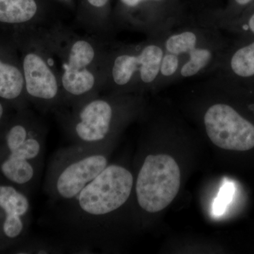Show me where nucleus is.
<instances>
[{
  "label": "nucleus",
  "instance_id": "nucleus-1",
  "mask_svg": "<svg viewBox=\"0 0 254 254\" xmlns=\"http://www.w3.org/2000/svg\"><path fill=\"white\" fill-rule=\"evenodd\" d=\"M133 183L126 167L109 164L73 199L59 205L58 225L67 248L90 254L103 245L105 222L129 200Z\"/></svg>",
  "mask_w": 254,
  "mask_h": 254
},
{
  "label": "nucleus",
  "instance_id": "nucleus-2",
  "mask_svg": "<svg viewBox=\"0 0 254 254\" xmlns=\"http://www.w3.org/2000/svg\"><path fill=\"white\" fill-rule=\"evenodd\" d=\"M163 49L161 67L177 82L214 74L227 52L220 28L193 18L169 32Z\"/></svg>",
  "mask_w": 254,
  "mask_h": 254
},
{
  "label": "nucleus",
  "instance_id": "nucleus-3",
  "mask_svg": "<svg viewBox=\"0 0 254 254\" xmlns=\"http://www.w3.org/2000/svg\"><path fill=\"white\" fill-rule=\"evenodd\" d=\"M108 143L69 144L52 155L43 182L50 201L61 205L73 199L109 165Z\"/></svg>",
  "mask_w": 254,
  "mask_h": 254
},
{
  "label": "nucleus",
  "instance_id": "nucleus-4",
  "mask_svg": "<svg viewBox=\"0 0 254 254\" xmlns=\"http://www.w3.org/2000/svg\"><path fill=\"white\" fill-rule=\"evenodd\" d=\"M180 184V167L173 157L147 155L133 183L138 206L147 213L161 211L175 199Z\"/></svg>",
  "mask_w": 254,
  "mask_h": 254
},
{
  "label": "nucleus",
  "instance_id": "nucleus-5",
  "mask_svg": "<svg viewBox=\"0 0 254 254\" xmlns=\"http://www.w3.org/2000/svg\"><path fill=\"white\" fill-rule=\"evenodd\" d=\"M164 38H148L139 49L120 53L112 66L113 83L125 88L136 83L145 89H157L164 54Z\"/></svg>",
  "mask_w": 254,
  "mask_h": 254
},
{
  "label": "nucleus",
  "instance_id": "nucleus-6",
  "mask_svg": "<svg viewBox=\"0 0 254 254\" xmlns=\"http://www.w3.org/2000/svg\"><path fill=\"white\" fill-rule=\"evenodd\" d=\"M205 131L219 148L247 151L254 148V125L227 103H212L203 115Z\"/></svg>",
  "mask_w": 254,
  "mask_h": 254
},
{
  "label": "nucleus",
  "instance_id": "nucleus-7",
  "mask_svg": "<svg viewBox=\"0 0 254 254\" xmlns=\"http://www.w3.org/2000/svg\"><path fill=\"white\" fill-rule=\"evenodd\" d=\"M115 105L109 100L95 99L85 103L68 127L70 144L93 145L108 143L115 126Z\"/></svg>",
  "mask_w": 254,
  "mask_h": 254
},
{
  "label": "nucleus",
  "instance_id": "nucleus-8",
  "mask_svg": "<svg viewBox=\"0 0 254 254\" xmlns=\"http://www.w3.org/2000/svg\"><path fill=\"white\" fill-rule=\"evenodd\" d=\"M128 9H140L141 18L137 24L148 38H165L169 32L192 18L185 0H120Z\"/></svg>",
  "mask_w": 254,
  "mask_h": 254
},
{
  "label": "nucleus",
  "instance_id": "nucleus-9",
  "mask_svg": "<svg viewBox=\"0 0 254 254\" xmlns=\"http://www.w3.org/2000/svg\"><path fill=\"white\" fill-rule=\"evenodd\" d=\"M0 206L5 220V238L15 240L28 227L31 205L28 197L11 185H0Z\"/></svg>",
  "mask_w": 254,
  "mask_h": 254
},
{
  "label": "nucleus",
  "instance_id": "nucleus-10",
  "mask_svg": "<svg viewBox=\"0 0 254 254\" xmlns=\"http://www.w3.org/2000/svg\"><path fill=\"white\" fill-rule=\"evenodd\" d=\"M25 87L35 99L51 102L57 98L58 84L54 73L39 55L28 53L23 63Z\"/></svg>",
  "mask_w": 254,
  "mask_h": 254
},
{
  "label": "nucleus",
  "instance_id": "nucleus-11",
  "mask_svg": "<svg viewBox=\"0 0 254 254\" xmlns=\"http://www.w3.org/2000/svg\"><path fill=\"white\" fill-rule=\"evenodd\" d=\"M220 76L250 79L254 77V41L240 47L235 51L227 50L218 71Z\"/></svg>",
  "mask_w": 254,
  "mask_h": 254
},
{
  "label": "nucleus",
  "instance_id": "nucleus-12",
  "mask_svg": "<svg viewBox=\"0 0 254 254\" xmlns=\"http://www.w3.org/2000/svg\"><path fill=\"white\" fill-rule=\"evenodd\" d=\"M37 11L35 0H0V23H26L34 17Z\"/></svg>",
  "mask_w": 254,
  "mask_h": 254
},
{
  "label": "nucleus",
  "instance_id": "nucleus-13",
  "mask_svg": "<svg viewBox=\"0 0 254 254\" xmlns=\"http://www.w3.org/2000/svg\"><path fill=\"white\" fill-rule=\"evenodd\" d=\"M24 76L19 68L0 60V98L12 100L22 94Z\"/></svg>",
  "mask_w": 254,
  "mask_h": 254
},
{
  "label": "nucleus",
  "instance_id": "nucleus-14",
  "mask_svg": "<svg viewBox=\"0 0 254 254\" xmlns=\"http://www.w3.org/2000/svg\"><path fill=\"white\" fill-rule=\"evenodd\" d=\"M62 83L66 93L73 97H80L91 91L95 85V77L86 68H76L66 66Z\"/></svg>",
  "mask_w": 254,
  "mask_h": 254
},
{
  "label": "nucleus",
  "instance_id": "nucleus-15",
  "mask_svg": "<svg viewBox=\"0 0 254 254\" xmlns=\"http://www.w3.org/2000/svg\"><path fill=\"white\" fill-rule=\"evenodd\" d=\"M95 58L93 46L86 41H78L71 47L66 66L85 68L91 64Z\"/></svg>",
  "mask_w": 254,
  "mask_h": 254
},
{
  "label": "nucleus",
  "instance_id": "nucleus-16",
  "mask_svg": "<svg viewBox=\"0 0 254 254\" xmlns=\"http://www.w3.org/2000/svg\"><path fill=\"white\" fill-rule=\"evenodd\" d=\"M232 192H233V188H232V185L228 184V185H225L221 190L222 194L219 195L216 203H215V211H216V213H220V212L222 211V209L225 208V205L228 203V202H230Z\"/></svg>",
  "mask_w": 254,
  "mask_h": 254
},
{
  "label": "nucleus",
  "instance_id": "nucleus-17",
  "mask_svg": "<svg viewBox=\"0 0 254 254\" xmlns=\"http://www.w3.org/2000/svg\"><path fill=\"white\" fill-rule=\"evenodd\" d=\"M242 28L245 31L251 32L254 35V12L248 18L247 23L242 26Z\"/></svg>",
  "mask_w": 254,
  "mask_h": 254
},
{
  "label": "nucleus",
  "instance_id": "nucleus-18",
  "mask_svg": "<svg viewBox=\"0 0 254 254\" xmlns=\"http://www.w3.org/2000/svg\"><path fill=\"white\" fill-rule=\"evenodd\" d=\"M254 0H232V6L236 7H245L252 3Z\"/></svg>",
  "mask_w": 254,
  "mask_h": 254
},
{
  "label": "nucleus",
  "instance_id": "nucleus-19",
  "mask_svg": "<svg viewBox=\"0 0 254 254\" xmlns=\"http://www.w3.org/2000/svg\"><path fill=\"white\" fill-rule=\"evenodd\" d=\"M88 1L95 7L102 8L108 4L109 0H88Z\"/></svg>",
  "mask_w": 254,
  "mask_h": 254
},
{
  "label": "nucleus",
  "instance_id": "nucleus-20",
  "mask_svg": "<svg viewBox=\"0 0 254 254\" xmlns=\"http://www.w3.org/2000/svg\"><path fill=\"white\" fill-rule=\"evenodd\" d=\"M4 107H3V105H1V103H0V121H1V119H2L3 117H4Z\"/></svg>",
  "mask_w": 254,
  "mask_h": 254
}]
</instances>
